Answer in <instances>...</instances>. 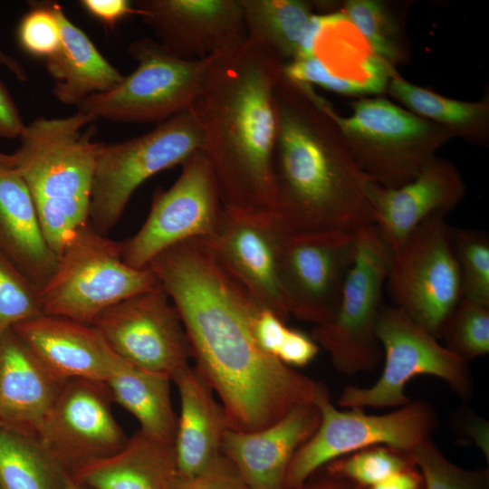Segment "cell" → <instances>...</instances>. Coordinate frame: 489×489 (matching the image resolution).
Segmentation results:
<instances>
[{
  "mask_svg": "<svg viewBox=\"0 0 489 489\" xmlns=\"http://www.w3.org/2000/svg\"><path fill=\"white\" fill-rule=\"evenodd\" d=\"M385 284L393 305L439 340L462 299L453 231L445 215L427 218L390 252Z\"/></svg>",
  "mask_w": 489,
  "mask_h": 489,
  "instance_id": "8fae6325",
  "label": "cell"
},
{
  "mask_svg": "<svg viewBox=\"0 0 489 489\" xmlns=\"http://www.w3.org/2000/svg\"><path fill=\"white\" fill-rule=\"evenodd\" d=\"M69 474L90 489H170L177 477L174 443L139 428L115 454Z\"/></svg>",
  "mask_w": 489,
  "mask_h": 489,
  "instance_id": "484cf974",
  "label": "cell"
},
{
  "mask_svg": "<svg viewBox=\"0 0 489 489\" xmlns=\"http://www.w3.org/2000/svg\"><path fill=\"white\" fill-rule=\"evenodd\" d=\"M198 120L188 110L125 141L102 143L96 158L89 221L106 235L121 217L134 191L153 175L182 164L202 149Z\"/></svg>",
  "mask_w": 489,
  "mask_h": 489,
  "instance_id": "9c48e42d",
  "label": "cell"
},
{
  "mask_svg": "<svg viewBox=\"0 0 489 489\" xmlns=\"http://www.w3.org/2000/svg\"><path fill=\"white\" fill-rule=\"evenodd\" d=\"M282 236L273 217L259 220L225 209L216 233L205 240L219 263L256 303L287 322L291 315L279 275Z\"/></svg>",
  "mask_w": 489,
  "mask_h": 489,
  "instance_id": "d6986e66",
  "label": "cell"
},
{
  "mask_svg": "<svg viewBox=\"0 0 489 489\" xmlns=\"http://www.w3.org/2000/svg\"><path fill=\"white\" fill-rule=\"evenodd\" d=\"M170 489H250L233 465L222 455L206 471L196 476L177 477Z\"/></svg>",
  "mask_w": 489,
  "mask_h": 489,
  "instance_id": "f35d334b",
  "label": "cell"
},
{
  "mask_svg": "<svg viewBox=\"0 0 489 489\" xmlns=\"http://www.w3.org/2000/svg\"><path fill=\"white\" fill-rule=\"evenodd\" d=\"M137 12L167 49L202 60L246 39L241 0H139Z\"/></svg>",
  "mask_w": 489,
  "mask_h": 489,
  "instance_id": "e0dca14e",
  "label": "cell"
},
{
  "mask_svg": "<svg viewBox=\"0 0 489 489\" xmlns=\"http://www.w3.org/2000/svg\"><path fill=\"white\" fill-rule=\"evenodd\" d=\"M275 100V225L291 235L352 234L375 225L372 180L353 158L330 103L283 73Z\"/></svg>",
  "mask_w": 489,
  "mask_h": 489,
  "instance_id": "7a4b0ae2",
  "label": "cell"
},
{
  "mask_svg": "<svg viewBox=\"0 0 489 489\" xmlns=\"http://www.w3.org/2000/svg\"><path fill=\"white\" fill-rule=\"evenodd\" d=\"M13 330L61 383L105 382L111 371L114 353L91 324L43 313Z\"/></svg>",
  "mask_w": 489,
  "mask_h": 489,
  "instance_id": "7402d4cb",
  "label": "cell"
},
{
  "mask_svg": "<svg viewBox=\"0 0 489 489\" xmlns=\"http://www.w3.org/2000/svg\"><path fill=\"white\" fill-rule=\"evenodd\" d=\"M343 13L377 56L389 63L404 56L398 24L384 4L375 0H350Z\"/></svg>",
  "mask_w": 489,
  "mask_h": 489,
  "instance_id": "d6a6232c",
  "label": "cell"
},
{
  "mask_svg": "<svg viewBox=\"0 0 489 489\" xmlns=\"http://www.w3.org/2000/svg\"><path fill=\"white\" fill-rule=\"evenodd\" d=\"M91 325L120 358L171 380L192 359L180 315L159 282L107 308Z\"/></svg>",
  "mask_w": 489,
  "mask_h": 489,
  "instance_id": "5bb4252c",
  "label": "cell"
},
{
  "mask_svg": "<svg viewBox=\"0 0 489 489\" xmlns=\"http://www.w3.org/2000/svg\"><path fill=\"white\" fill-rule=\"evenodd\" d=\"M313 403L320 412L319 426L293 455L284 489L299 485L329 463L364 448L386 446L412 453L431 438L437 423L434 408L423 400H410L380 415L367 414L363 408L338 409L321 383Z\"/></svg>",
  "mask_w": 489,
  "mask_h": 489,
  "instance_id": "52a82bcc",
  "label": "cell"
},
{
  "mask_svg": "<svg viewBox=\"0 0 489 489\" xmlns=\"http://www.w3.org/2000/svg\"><path fill=\"white\" fill-rule=\"evenodd\" d=\"M356 252L357 233L291 235L283 232L279 275L291 317L314 326L331 321Z\"/></svg>",
  "mask_w": 489,
  "mask_h": 489,
  "instance_id": "9a60e30c",
  "label": "cell"
},
{
  "mask_svg": "<svg viewBox=\"0 0 489 489\" xmlns=\"http://www.w3.org/2000/svg\"><path fill=\"white\" fill-rule=\"evenodd\" d=\"M82 7L107 26H114L126 16L138 14L127 0H82Z\"/></svg>",
  "mask_w": 489,
  "mask_h": 489,
  "instance_id": "b9f144b4",
  "label": "cell"
},
{
  "mask_svg": "<svg viewBox=\"0 0 489 489\" xmlns=\"http://www.w3.org/2000/svg\"><path fill=\"white\" fill-rule=\"evenodd\" d=\"M0 163L10 165L14 167V158L12 154L0 153Z\"/></svg>",
  "mask_w": 489,
  "mask_h": 489,
  "instance_id": "681fc988",
  "label": "cell"
},
{
  "mask_svg": "<svg viewBox=\"0 0 489 489\" xmlns=\"http://www.w3.org/2000/svg\"><path fill=\"white\" fill-rule=\"evenodd\" d=\"M462 299L489 307V238L484 232L452 227Z\"/></svg>",
  "mask_w": 489,
  "mask_h": 489,
  "instance_id": "836d02e7",
  "label": "cell"
},
{
  "mask_svg": "<svg viewBox=\"0 0 489 489\" xmlns=\"http://www.w3.org/2000/svg\"><path fill=\"white\" fill-rule=\"evenodd\" d=\"M320 419L315 404L307 403L255 431L229 428L221 453L250 489H284L293 455L315 432Z\"/></svg>",
  "mask_w": 489,
  "mask_h": 489,
  "instance_id": "44dd1931",
  "label": "cell"
},
{
  "mask_svg": "<svg viewBox=\"0 0 489 489\" xmlns=\"http://www.w3.org/2000/svg\"><path fill=\"white\" fill-rule=\"evenodd\" d=\"M26 129L8 90L0 81V138L21 137Z\"/></svg>",
  "mask_w": 489,
  "mask_h": 489,
  "instance_id": "7bdbcfd3",
  "label": "cell"
},
{
  "mask_svg": "<svg viewBox=\"0 0 489 489\" xmlns=\"http://www.w3.org/2000/svg\"><path fill=\"white\" fill-rule=\"evenodd\" d=\"M246 39L269 50L283 64L298 58L314 14L301 0H241Z\"/></svg>",
  "mask_w": 489,
  "mask_h": 489,
  "instance_id": "f1b7e54d",
  "label": "cell"
},
{
  "mask_svg": "<svg viewBox=\"0 0 489 489\" xmlns=\"http://www.w3.org/2000/svg\"><path fill=\"white\" fill-rule=\"evenodd\" d=\"M413 465L416 463L412 453L376 446L340 457L322 468L361 489H367Z\"/></svg>",
  "mask_w": 489,
  "mask_h": 489,
  "instance_id": "1f68e13d",
  "label": "cell"
},
{
  "mask_svg": "<svg viewBox=\"0 0 489 489\" xmlns=\"http://www.w3.org/2000/svg\"><path fill=\"white\" fill-rule=\"evenodd\" d=\"M388 91L422 118L447 129L454 136L471 141H485L488 134L487 100L469 102L449 99L394 75Z\"/></svg>",
  "mask_w": 489,
  "mask_h": 489,
  "instance_id": "4dcf8cb0",
  "label": "cell"
},
{
  "mask_svg": "<svg viewBox=\"0 0 489 489\" xmlns=\"http://www.w3.org/2000/svg\"><path fill=\"white\" fill-rule=\"evenodd\" d=\"M312 55L292 62L289 76L341 94H376L394 76L391 63L377 56L343 12L325 14Z\"/></svg>",
  "mask_w": 489,
  "mask_h": 489,
  "instance_id": "ac0fdd59",
  "label": "cell"
},
{
  "mask_svg": "<svg viewBox=\"0 0 489 489\" xmlns=\"http://www.w3.org/2000/svg\"><path fill=\"white\" fill-rule=\"evenodd\" d=\"M172 381L180 398L174 439L177 476L187 478L204 473L222 455L230 427L222 404L194 366L180 369Z\"/></svg>",
  "mask_w": 489,
  "mask_h": 489,
  "instance_id": "603a6c76",
  "label": "cell"
},
{
  "mask_svg": "<svg viewBox=\"0 0 489 489\" xmlns=\"http://www.w3.org/2000/svg\"><path fill=\"white\" fill-rule=\"evenodd\" d=\"M390 250L377 227L357 232V252L332 320L314 326L312 338L344 375L373 371L382 358L377 322Z\"/></svg>",
  "mask_w": 489,
  "mask_h": 489,
  "instance_id": "7c38bea8",
  "label": "cell"
},
{
  "mask_svg": "<svg viewBox=\"0 0 489 489\" xmlns=\"http://www.w3.org/2000/svg\"><path fill=\"white\" fill-rule=\"evenodd\" d=\"M377 337L384 357L380 377L369 387L347 386L338 398L344 408H400L411 399L408 383L421 375L436 377L463 399L474 392V380L465 361L398 307L383 305Z\"/></svg>",
  "mask_w": 489,
  "mask_h": 489,
  "instance_id": "ba28073f",
  "label": "cell"
},
{
  "mask_svg": "<svg viewBox=\"0 0 489 489\" xmlns=\"http://www.w3.org/2000/svg\"><path fill=\"white\" fill-rule=\"evenodd\" d=\"M62 40L58 51L45 59L53 92L65 105H79L88 97L116 87L123 75L98 51L87 34L55 3Z\"/></svg>",
  "mask_w": 489,
  "mask_h": 489,
  "instance_id": "4316f807",
  "label": "cell"
},
{
  "mask_svg": "<svg viewBox=\"0 0 489 489\" xmlns=\"http://www.w3.org/2000/svg\"><path fill=\"white\" fill-rule=\"evenodd\" d=\"M123 244L87 223L69 239L54 273L38 292L43 313L91 324L107 308L154 287L148 266L133 268L122 259Z\"/></svg>",
  "mask_w": 489,
  "mask_h": 489,
  "instance_id": "5b68a950",
  "label": "cell"
},
{
  "mask_svg": "<svg viewBox=\"0 0 489 489\" xmlns=\"http://www.w3.org/2000/svg\"><path fill=\"white\" fill-rule=\"evenodd\" d=\"M41 314L38 290L0 252V336Z\"/></svg>",
  "mask_w": 489,
  "mask_h": 489,
  "instance_id": "8d00e7d4",
  "label": "cell"
},
{
  "mask_svg": "<svg viewBox=\"0 0 489 489\" xmlns=\"http://www.w3.org/2000/svg\"><path fill=\"white\" fill-rule=\"evenodd\" d=\"M147 266L176 306L194 367L219 398L230 428L255 431L313 403L320 383L260 348L253 322L263 308L205 239L176 244Z\"/></svg>",
  "mask_w": 489,
  "mask_h": 489,
  "instance_id": "6da1fadb",
  "label": "cell"
},
{
  "mask_svg": "<svg viewBox=\"0 0 489 489\" xmlns=\"http://www.w3.org/2000/svg\"><path fill=\"white\" fill-rule=\"evenodd\" d=\"M17 36L22 48L34 56L47 59L54 54L62 40L55 3L31 5L19 24Z\"/></svg>",
  "mask_w": 489,
  "mask_h": 489,
  "instance_id": "74e56055",
  "label": "cell"
},
{
  "mask_svg": "<svg viewBox=\"0 0 489 489\" xmlns=\"http://www.w3.org/2000/svg\"><path fill=\"white\" fill-rule=\"evenodd\" d=\"M345 118L329 104L360 168L372 182L395 188L413 180L454 137L443 126L383 98L363 99Z\"/></svg>",
  "mask_w": 489,
  "mask_h": 489,
  "instance_id": "8992f818",
  "label": "cell"
},
{
  "mask_svg": "<svg viewBox=\"0 0 489 489\" xmlns=\"http://www.w3.org/2000/svg\"><path fill=\"white\" fill-rule=\"evenodd\" d=\"M94 120L81 111L38 118L26 125L13 153L14 167L34 203L44 237L59 257L72 235L89 221L95 163Z\"/></svg>",
  "mask_w": 489,
  "mask_h": 489,
  "instance_id": "277c9868",
  "label": "cell"
},
{
  "mask_svg": "<svg viewBox=\"0 0 489 489\" xmlns=\"http://www.w3.org/2000/svg\"><path fill=\"white\" fill-rule=\"evenodd\" d=\"M367 489H424V479L417 465H413Z\"/></svg>",
  "mask_w": 489,
  "mask_h": 489,
  "instance_id": "f6af8a7d",
  "label": "cell"
},
{
  "mask_svg": "<svg viewBox=\"0 0 489 489\" xmlns=\"http://www.w3.org/2000/svg\"><path fill=\"white\" fill-rule=\"evenodd\" d=\"M67 475L36 436L0 425V489H65Z\"/></svg>",
  "mask_w": 489,
  "mask_h": 489,
  "instance_id": "f546056e",
  "label": "cell"
},
{
  "mask_svg": "<svg viewBox=\"0 0 489 489\" xmlns=\"http://www.w3.org/2000/svg\"><path fill=\"white\" fill-rule=\"evenodd\" d=\"M283 63L245 39L211 56L193 106L226 211L265 220L275 206V89Z\"/></svg>",
  "mask_w": 489,
  "mask_h": 489,
  "instance_id": "3957f363",
  "label": "cell"
},
{
  "mask_svg": "<svg viewBox=\"0 0 489 489\" xmlns=\"http://www.w3.org/2000/svg\"><path fill=\"white\" fill-rule=\"evenodd\" d=\"M424 489H489L488 469H465L447 459L431 438L412 452Z\"/></svg>",
  "mask_w": 489,
  "mask_h": 489,
  "instance_id": "d590c367",
  "label": "cell"
},
{
  "mask_svg": "<svg viewBox=\"0 0 489 489\" xmlns=\"http://www.w3.org/2000/svg\"><path fill=\"white\" fill-rule=\"evenodd\" d=\"M65 489H90L86 485L76 481L69 473L66 477Z\"/></svg>",
  "mask_w": 489,
  "mask_h": 489,
  "instance_id": "c3c4849f",
  "label": "cell"
},
{
  "mask_svg": "<svg viewBox=\"0 0 489 489\" xmlns=\"http://www.w3.org/2000/svg\"><path fill=\"white\" fill-rule=\"evenodd\" d=\"M458 427L462 435L470 438L489 458V425L488 421L474 412L461 413L458 417Z\"/></svg>",
  "mask_w": 489,
  "mask_h": 489,
  "instance_id": "ee69618b",
  "label": "cell"
},
{
  "mask_svg": "<svg viewBox=\"0 0 489 489\" xmlns=\"http://www.w3.org/2000/svg\"><path fill=\"white\" fill-rule=\"evenodd\" d=\"M104 381L62 384L36 437L68 472L120 450L128 441L111 410Z\"/></svg>",
  "mask_w": 489,
  "mask_h": 489,
  "instance_id": "2e32d148",
  "label": "cell"
},
{
  "mask_svg": "<svg viewBox=\"0 0 489 489\" xmlns=\"http://www.w3.org/2000/svg\"><path fill=\"white\" fill-rule=\"evenodd\" d=\"M62 384L13 329L0 336V425L36 436Z\"/></svg>",
  "mask_w": 489,
  "mask_h": 489,
  "instance_id": "cb8c5ba5",
  "label": "cell"
},
{
  "mask_svg": "<svg viewBox=\"0 0 489 489\" xmlns=\"http://www.w3.org/2000/svg\"><path fill=\"white\" fill-rule=\"evenodd\" d=\"M129 53L136 69L113 89L85 99L78 111L94 120L159 124L193 108L211 57L183 59L148 37L132 42Z\"/></svg>",
  "mask_w": 489,
  "mask_h": 489,
  "instance_id": "30bf717a",
  "label": "cell"
},
{
  "mask_svg": "<svg viewBox=\"0 0 489 489\" xmlns=\"http://www.w3.org/2000/svg\"><path fill=\"white\" fill-rule=\"evenodd\" d=\"M0 252L38 292L58 262L24 179L14 167L4 163H0Z\"/></svg>",
  "mask_w": 489,
  "mask_h": 489,
  "instance_id": "d4e9b609",
  "label": "cell"
},
{
  "mask_svg": "<svg viewBox=\"0 0 489 489\" xmlns=\"http://www.w3.org/2000/svg\"><path fill=\"white\" fill-rule=\"evenodd\" d=\"M171 381L166 375L137 367L114 353L105 383L112 401L135 417L141 430L174 443L177 417L171 400Z\"/></svg>",
  "mask_w": 489,
  "mask_h": 489,
  "instance_id": "83f0119b",
  "label": "cell"
},
{
  "mask_svg": "<svg viewBox=\"0 0 489 489\" xmlns=\"http://www.w3.org/2000/svg\"><path fill=\"white\" fill-rule=\"evenodd\" d=\"M288 489H361L349 481L321 469L297 486Z\"/></svg>",
  "mask_w": 489,
  "mask_h": 489,
  "instance_id": "bcb514c9",
  "label": "cell"
},
{
  "mask_svg": "<svg viewBox=\"0 0 489 489\" xmlns=\"http://www.w3.org/2000/svg\"><path fill=\"white\" fill-rule=\"evenodd\" d=\"M0 65L5 66L18 80L22 82L26 81L27 74L23 65L14 57L5 53L1 48H0Z\"/></svg>",
  "mask_w": 489,
  "mask_h": 489,
  "instance_id": "7dc6e473",
  "label": "cell"
},
{
  "mask_svg": "<svg viewBox=\"0 0 489 489\" xmlns=\"http://www.w3.org/2000/svg\"><path fill=\"white\" fill-rule=\"evenodd\" d=\"M320 347L312 338L302 331L289 328L277 359L292 368L308 365L318 355Z\"/></svg>",
  "mask_w": 489,
  "mask_h": 489,
  "instance_id": "ab89813d",
  "label": "cell"
},
{
  "mask_svg": "<svg viewBox=\"0 0 489 489\" xmlns=\"http://www.w3.org/2000/svg\"><path fill=\"white\" fill-rule=\"evenodd\" d=\"M288 329L285 321L266 309H261L253 322V331L258 345L276 359Z\"/></svg>",
  "mask_w": 489,
  "mask_h": 489,
  "instance_id": "60d3db41",
  "label": "cell"
},
{
  "mask_svg": "<svg viewBox=\"0 0 489 489\" xmlns=\"http://www.w3.org/2000/svg\"><path fill=\"white\" fill-rule=\"evenodd\" d=\"M369 194L374 225L391 252L427 218L454 209L465 184L455 165L436 157L410 182L395 188L372 182Z\"/></svg>",
  "mask_w": 489,
  "mask_h": 489,
  "instance_id": "ffe728a7",
  "label": "cell"
},
{
  "mask_svg": "<svg viewBox=\"0 0 489 489\" xmlns=\"http://www.w3.org/2000/svg\"><path fill=\"white\" fill-rule=\"evenodd\" d=\"M181 166L169 188L155 191L139 230L122 242V259L128 265L145 268L163 250L189 239H208L220 226L225 207L205 153L195 151Z\"/></svg>",
  "mask_w": 489,
  "mask_h": 489,
  "instance_id": "4fadbf2b",
  "label": "cell"
},
{
  "mask_svg": "<svg viewBox=\"0 0 489 489\" xmlns=\"http://www.w3.org/2000/svg\"><path fill=\"white\" fill-rule=\"evenodd\" d=\"M440 339L468 362L489 352V307L461 299L446 321Z\"/></svg>",
  "mask_w": 489,
  "mask_h": 489,
  "instance_id": "e575fe53",
  "label": "cell"
}]
</instances>
